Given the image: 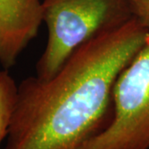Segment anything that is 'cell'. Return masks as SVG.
<instances>
[{"mask_svg":"<svg viewBox=\"0 0 149 149\" xmlns=\"http://www.w3.org/2000/svg\"><path fill=\"white\" fill-rule=\"evenodd\" d=\"M148 32L133 17L80 47L50 80L24 79L4 149H80L102 133L113 119L114 84Z\"/></svg>","mask_w":149,"mask_h":149,"instance_id":"cell-1","label":"cell"},{"mask_svg":"<svg viewBox=\"0 0 149 149\" xmlns=\"http://www.w3.org/2000/svg\"><path fill=\"white\" fill-rule=\"evenodd\" d=\"M133 17L130 0H43L48 39L35 76L50 80L80 47Z\"/></svg>","mask_w":149,"mask_h":149,"instance_id":"cell-2","label":"cell"},{"mask_svg":"<svg viewBox=\"0 0 149 149\" xmlns=\"http://www.w3.org/2000/svg\"><path fill=\"white\" fill-rule=\"evenodd\" d=\"M110 124L80 149H149V32L113 91Z\"/></svg>","mask_w":149,"mask_h":149,"instance_id":"cell-3","label":"cell"},{"mask_svg":"<svg viewBox=\"0 0 149 149\" xmlns=\"http://www.w3.org/2000/svg\"><path fill=\"white\" fill-rule=\"evenodd\" d=\"M43 22V0H0V65L12 68L37 37Z\"/></svg>","mask_w":149,"mask_h":149,"instance_id":"cell-4","label":"cell"},{"mask_svg":"<svg viewBox=\"0 0 149 149\" xmlns=\"http://www.w3.org/2000/svg\"><path fill=\"white\" fill-rule=\"evenodd\" d=\"M17 92V85L8 70H0V146L8 134Z\"/></svg>","mask_w":149,"mask_h":149,"instance_id":"cell-5","label":"cell"},{"mask_svg":"<svg viewBox=\"0 0 149 149\" xmlns=\"http://www.w3.org/2000/svg\"><path fill=\"white\" fill-rule=\"evenodd\" d=\"M133 16L149 28V0H130Z\"/></svg>","mask_w":149,"mask_h":149,"instance_id":"cell-6","label":"cell"}]
</instances>
